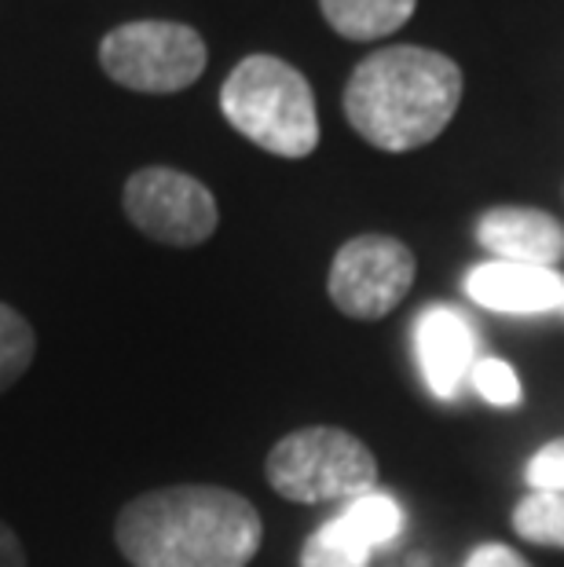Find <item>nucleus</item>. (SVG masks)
Here are the masks:
<instances>
[{
	"label": "nucleus",
	"instance_id": "f257e3e1",
	"mask_svg": "<svg viewBox=\"0 0 564 567\" xmlns=\"http://www.w3.org/2000/svg\"><path fill=\"white\" fill-rule=\"evenodd\" d=\"M260 542L257 505L213 484L147 491L114 520V546L132 567H249Z\"/></svg>",
	"mask_w": 564,
	"mask_h": 567
},
{
	"label": "nucleus",
	"instance_id": "f03ea898",
	"mask_svg": "<svg viewBox=\"0 0 564 567\" xmlns=\"http://www.w3.org/2000/svg\"><path fill=\"white\" fill-rule=\"evenodd\" d=\"M462 103V70L433 48L392 44L345 84V117L370 147L403 154L433 143Z\"/></svg>",
	"mask_w": 564,
	"mask_h": 567
},
{
	"label": "nucleus",
	"instance_id": "7ed1b4c3",
	"mask_svg": "<svg viewBox=\"0 0 564 567\" xmlns=\"http://www.w3.org/2000/svg\"><path fill=\"white\" fill-rule=\"evenodd\" d=\"M227 125L275 158H308L319 147L311 84L279 55H246L221 89Z\"/></svg>",
	"mask_w": 564,
	"mask_h": 567
},
{
	"label": "nucleus",
	"instance_id": "20e7f679",
	"mask_svg": "<svg viewBox=\"0 0 564 567\" xmlns=\"http://www.w3.org/2000/svg\"><path fill=\"white\" fill-rule=\"evenodd\" d=\"M264 476L286 502H356L375 491L378 462L363 440L334 425H308L268 451Z\"/></svg>",
	"mask_w": 564,
	"mask_h": 567
},
{
	"label": "nucleus",
	"instance_id": "39448f33",
	"mask_svg": "<svg viewBox=\"0 0 564 567\" xmlns=\"http://www.w3.org/2000/svg\"><path fill=\"white\" fill-rule=\"evenodd\" d=\"M209 52L195 27L170 19H136L100 41L103 74L143 95H173L206 74Z\"/></svg>",
	"mask_w": 564,
	"mask_h": 567
},
{
	"label": "nucleus",
	"instance_id": "423d86ee",
	"mask_svg": "<svg viewBox=\"0 0 564 567\" xmlns=\"http://www.w3.org/2000/svg\"><path fill=\"white\" fill-rule=\"evenodd\" d=\"M122 205L132 227L162 246H202L221 224L213 190L170 165H147L132 173Z\"/></svg>",
	"mask_w": 564,
	"mask_h": 567
},
{
	"label": "nucleus",
	"instance_id": "0eeeda50",
	"mask_svg": "<svg viewBox=\"0 0 564 567\" xmlns=\"http://www.w3.org/2000/svg\"><path fill=\"white\" fill-rule=\"evenodd\" d=\"M418 275L414 252L400 238L389 235H359L334 252L330 264V300L348 319H386L403 305Z\"/></svg>",
	"mask_w": 564,
	"mask_h": 567
},
{
	"label": "nucleus",
	"instance_id": "6e6552de",
	"mask_svg": "<svg viewBox=\"0 0 564 567\" xmlns=\"http://www.w3.org/2000/svg\"><path fill=\"white\" fill-rule=\"evenodd\" d=\"M414 352L429 392L437 400H454L476 355V337L470 319L454 308L429 305L414 322Z\"/></svg>",
	"mask_w": 564,
	"mask_h": 567
},
{
	"label": "nucleus",
	"instance_id": "1a4fd4ad",
	"mask_svg": "<svg viewBox=\"0 0 564 567\" xmlns=\"http://www.w3.org/2000/svg\"><path fill=\"white\" fill-rule=\"evenodd\" d=\"M476 243L495 252L499 260L554 268L564 260V227L543 209L524 205H499L488 209L476 224Z\"/></svg>",
	"mask_w": 564,
	"mask_h": 567
},
{
	"label": "nucleus",
	"instance_id": "9d476101",
	"mask_svg": "<svg viewBox=\"0 0 564 567\" xmlns=\"http://www.w3.org/2000/svg\"><path fill=\"white\" fill-rule=\"evenodd\" d=\"M465 293L491 311L535 316V311H554L564 305V279L535 264L491 260L465 275Z\"/></svg>",
	"mask_w": 564,
	"mask_h": 567
},
{
	"label": "nucleus",
	"instance_id": "9b49d317",
	"mask_svg": "<svg viewBox=\"0 0 564 567\" xmlns=\"http://www.w3.org/2000/svg\"><path fill=\"white\" fill-rule=\"evenodd\" d=\"M418 0H319L322 19L345 41L389 38L414 16Z\"/></svg>",
	"mask_w": 564,
	"mask_h": 567
},
{
	"label": "nucleus",
	"instance_id": "f8f14e48",
	"mask_svg": "<svg viewBox=\"0 0 564 567\" xmlns=\"http://www.w3.org/2000/svg\"><path fill=\"white\" fill-rule=\"evenodd\" d=\"M370 553L375 549H370L352 530V524L338 513L305 542L301 567H367Z\"/></svg>",
	"mask_w": 564,
	"mask_h": 567
},
{
	"label": "nucleus",
	"instance_id": "ddd939ff",
	"mask_svg": "<svg viewBox=\"0 0 564 567\" xmlns=\"http://www.w3.org/2000/svg\"><path fill=\"white\" fill-rule=\"evenodd\" d=\"M341 516L352 524V530L370 549L389 546V542L400 538V530H403V509L396 505L392 494H381V491H370L363 498L348 502Z\"/></svg>",
	"mask_w": 564,
	"mask_h": 567
},
{
	"label": "nucleus",
	"instance_id": "4468645a",
	"mask_svg": "<svg viewBox=\"0 0 564 567\" xmlns=\"http://www.w3.org/2000/svg\"><path fill=\"white\" fill-rule=\"evenodd\" d=\"M513 530L535 546L564 549V494L535 491L513 509Z\"/></svg>",
	"mask_w": 564,
	"mask_h": 567
},
{
	"label": "nucleus",
	"instance_id": "2eb2a0df",
	"mask_svg": "<svg viewBox=\"0 0 564 567\" xmlns=\"http://www.w3.org/2000/svg\"><path fill=\"white\" fill-rule=\"evenodd\" d=\"M38 355V333L16 308L0 300V392H8Z\"/></svg>",
	"mask_w": 564,
	"mask_h": 567
},
{
	"label": "nucleus",
	"instance_id": "dca6fc26",
	"mask_svg": "<svg viewBox=\"0 0 564 567\" xmlns=\"http://www.w3.org/2000/svg\"><path fill=\"white\" fill-rule=\"evenodd\" d=\"M473 384L491 406H517L521 403V381L510 363L502 359H480L473 367Z\"/></svg>",
	"mask_w": 564,
	"mask_h": 567
},
{
	"label": "nucleus",
	"instance_id": "f3484780",
	"mask_svg": "<svg viewBox=\"0 0 564 567\" xmlns=\"http://www.w3.org/2000/svg\"><path fill=\"white\" fill-rule=\"evenodd\" d=\"M527 484L535 491L564 494V440L546 443L532 462H527Z\"/></svg>",
	"mask_w": 564,
	"mask_h": 567
},
{
	"label": "nucleus",
	"instance_id": "a211bd4d",
	"mask_svg": "<svg viewBox=\"0 0 564 567\" xmlns=\"http://www.w3.org/2000/svg\"><path fill=\"white\" fill-rule=\"evenodd\" d=\"M465 567H527L524 557H517L510 546H499V542H488V546H476L470 553Z\"/></svg>",
	"mask_w": 564,
	"mask_h": 567
},
{
	"label": "nucleus",
	"instance_id": "6ab92c4d",
	"mask_svg": "<svg viewBox=\"0 0 564 567\" xmlns=\"http://www.w3.org/2000/svg\"><path fill=\"white\" fill-rule=\"evenodd\" d=\"M0 567H30L27 549H22V538L4 520H0Z\"/></svg>",
	"mask_w": 564,
	"mask_h": 567
}]
</instances>
